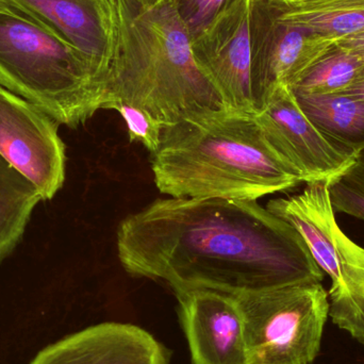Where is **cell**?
Listing matches in <instances>:
<instances>
[{
  "label": "cell",
  "instance_id": "6da1fadb",
  "mask_svg": "<svg viewBox=\"0 0 364 364\" xmlns=\"http://www.w3.org/2000/svg\"><path fill=\"white\" fill-rule=\"evenodd\" d=\"M119 262L176 292L237 295L322 282L305 240L257 200L157 199L122 220Z\"/></svg>",
  "mask_w": 364,
  "mask_h": 364
},
{
  "label": "cell",
  "instance_id": "7a4b0ae2",
  "mask_svg": "<svg viewBox=\"0 0 364 364\" xmlns=\"http://www.w3.org/2000/svg\"><path fill=\"white\" fill-rule=\"evenodd\" d=\"M151 157L158 190L173 198L257 200L303 183L255 117L228 109L164 125Z\"/></svg>",
  "mask_w": 364,
  "mask_h": 364
},
{
  "label": "cell",
  "instance_id": "3957f363",
  "mask_svg": "<svg viewBox=\"0 0 364 364\" xmlns=\"http://www.w3.org/2000/svg\"><path fill=\"white\" fill-rule=\"evenodd\" d=\"M117 45L104 109L122 102L151 113L162 125L227 109L193 51L192 38L170 0L145 10L117 0Z\"/></svg>",
  "mask_w": 364,
  "mask_h": 364
},
{
  "label": "cell",
  "instance_id": "277c9868",
  "mask_svg": "<svg viewBox=\"0 0 364 364\" xmlns=\"http://www.w3.org/2000/svg\"><path fill=\"white\" fill-rule=\"evenodd\" d=\"M0 87L70 128L104 109V89L81 53L9 6L0 9Z\"/></svg>",
  "mask_w": 364,
  "mask_h": 364
},
{
  "label": "cell",
  "instance_id": "5b68a950",
  "mask_svg": "<svg viewBox=\"0 0 364 364\" xmlns=\"http://www.w3.org/2000/svg\"><path fill=\"white\" fill-rule=\"evenodd\" d=\"M329 182H308L301 194L273 199L267 208L299 231L318 267L331 278L329 316L333 324L364 344V248L338 225Z\"/></svg>",
  "mask_w": 364,
  "mask_h": 364
},
{
  "label": "cell",
  "instance_id": "8992f818",
  "mask_svg": "<svg viewBox=\"0 0 364 364\" xmlns=\"http://www.w3.org/2000/svg\"><path fill=\"white\" fill-rule=\"evenodd\" d=\"M250 364H311L329 316L322 282H305L235 296Z\"/></svg>",
  "mask_w": 364,
  "mask_h": 364
},
{
  "label": "cell",
  "instance_id": "52a82bcc",
  "mask_svg": "<svg viewBox=\"0 0 364 364\" xmlns=\"http://www.w3.org/2000/svg\"><path fill=\"white\" fill-rule=\"evenodd\" d=\"M60 124L29 100L0 87V155L50 200L65 181Z\"/></svg>",
  "mask_w": 364,
  "mask_h": 364
},
{
  "label": "cell",
  "instance_id": "ba28073f",
  "mask_svg": "<svg viewBox=\"0 0 364 364\" xmlns=\"http://www.w3.org/2000/svg\"><path fill=\"white\" fill-rule=\"evenodd\" d=\"M250 38L257 113L278 85L293 87L336 45L333 38L282 23L269 0L252 1Z\"/></svg>",
  "mask_w": 364,
  "mask_h": 364
},
{
  "label": "cell",
  "instance_id": "9c48e42d",
  "mask_svg": "<svg viewBox=\"0 0 364 364\" xmlns=\"http://www.w3.org/2000/svg\"><path fill=\"white\" fill-rule=\"evenodd\" d=\"M267 142L299 173L303 183L335 178L356 159L314 125L288 85H278L255 115Z\"/></svg>",
  "mask_w": 364,
  "mask_h": 364
},
{
  "label": "cell",
  "instance_id": "30bf717a",
  "mask_svg": "<svg viewBox=\"0 0 364 364\" xmlns=\"http://www.w3.org/2000/svg\"><path fill=\"white\" fill-rule=\"evenodd\" d=\"M72 45L105 91L117 45V0H0Z\"/></svg>",
  "mask_w": 364,
  "mask_h": 364
},
{
  "label": "cell",
  "instance_id": "8fae6325",
  "mask_svg": "<svg viewBox=\"0 0 364 364\" xmlns=\"http://www.w3.org/2000/svg\"><path fill=\"white\" fill-rule=\"evenodd\" d=\"M252 1L235 2L193 43V51L226 108L255 117L250 38Z\"/></svg>",
  "mask_w": 364,
  "mask_h": 364
},
{
  "label": "cell",
  "instance_id": "7c38bea8",
  "mask_svg": "<svg viewBox=\"0 0 364 364\" xmlns=\"http://www.w3.org/2000/svg\"><path fill=\"white\" fill-rule=\"evenodd\" d=\"M175 294L193 364H250L235 296L203 289Z\"/></svg>",
  "mask_w": 364,
  "mask_h": 364
},
{
  "label": "cell",
  "instance_id": "4fadbf2b",
  "mask_svg": "<svg viewBox=\"0 0 364 364\" xmlns=\"http://www.w3.org/2000/svg\"><path fill=\"white\" fill-rule=\"evenodd\" d=\"M168 350L136 325L102 323L38 353L30 364H168Z\"/></svg>",
  "mask_w": 364,
  "mask_h": 364
},
{
  "label": "cell",
  "instance_id": "5bb4252c",
  "mask_svg": "<svg viewBox=\"0 0 364 364\" xmlns=\"http://www.w3.org/2000/svg\"><path fill=\"white\" fill-rule=\"evenodd\" d=\"M282 23L337 41L364 30V0H269Z\"/></svg>",
  "mask_w": 364,
  "mask_h": 364
},
{
  "label": "cell",
  "instance_id": "9a60e30c",
  "mask_svg": "<svg viewBox=\"0 0 364 364\" xmlns=\"http://www.w3.org/2000/svg\"><path fill=\"white\" fill-rule=\"evenodd\" d=\"M314 125L336 144L364 151V100L342 93L294 94Z\"/></svg>",
  "mask_w": 364,
  "mask_h": 364
},
{
  "label": "cell",
  "instance_id": "2e32d148",
  "mask_svg": "<svg viewBox=\"0 0 364 364\" xmlns=\"http://www.w3.org/2000/svg\"><path fill=\"white\" fill-rule=\"evenodd\" d=\"M41 200L36 186L0 155V262L16 247Z\"/></svg>",
  "mask_w": 364,
  "mask_h": 364
},
{
  "label": "cell",
  "instance_id": "e0dca14e",
  "mask_svg": "<svg viewBox=\"0 0 364 364\" xmlns=\"http://www.w3.org/2000/svg\"><path fill=\"white\" fill-rule=\"evenodd\" d=\"M363 70V55L335 45L291 90L294 94L339 93L348 89Z\"/></svg>",
  "mask_w": 364,
  "mask_h": 364
},
{
  "label": "cell",
  "instance_id": "ac0fdd59",
  "mask_svg": "<svg viewBox=\"0 0 364 364\" xmlns=\"http://www.w3.org/2000/svg\"><path fill=\"white\" fill-rule=\"evenodd\" d=\"M329 197L335 213L364 220V151L344 172L331 179Z\"/></svg>",
  "mask_w": 364,
  "mask_h": 364
},
{
  "label": "cell",
  "instance_id": "d6986e66",
  "mask_svg": "<svg viewBox=\"0 0 364 364\" xmlns=\"http://www.w3.org/2000/svg\"><path fill=\"white\" fill-rule=\"evenodd\" d=\"M190 33L192 43L239 0H170Z\"/></svg>",
  "mask_w": 364,
  "mask_h": 364
},
{
  "label": "cell",
  "instance_id": "ffe728a7",
  "mask_svg": "<svg viewBox=\"0 0 364 364\" xmlns=\"http://www.w3.org/2000/svg\"><path fill=\"white\" fill-rule=\"evenodd\" d=\"M107 109L117 110L123 117L132 142L141 143L151 154L157 151L161 141L164 125L151 113L122 102H111Z\"/></svg>",
  "mask_w": 364,
  "mask_h": 364
},
{
  "label": "cell",
  "instance_id": "44dd1931",
  "mask_svg": "<svg viewBox=\"0 0 364 364\" xmlns=\"http://www.w3.org/2000/svg\"><path fill=\"white\" fill-rule=\"evenodd\" d=\"M336 45L364 57V30L358 32V33L339 38V40L336 41Z\"/></svg>",
  "mask_w": 364,
  "mask_h": 364
},
{
  "label": "cell",
  "instance_id": "7402d4cb",
  "mask_svg": "<svg viewBox=\"0 0 364 364\" xmlns=\"http://www.w3.org/2000/svg\"><path fill=\"white\" fill-rule=\"evenodd\" d=\"M339 93L346 94V95H350L352 97L364 100V70L361 73L360 76L348 89L339 92Z\"/></svg>",
  "mask_w": 364,
  "mask_h": 364
},
{
  "label": "cell",
  "instance_id": "603a6c76",
  "mask_svg": "<svg viewBox=\"0 0 364 364\" xmlns=\"http://www.w3.org/2000/svg\"><path fill=\"white\" fill-rule=\"evenodd\" d=\"M141 8L145 9V10H149V9H154L157 6L158 4L164 2V0H134Z\"/></svg>",
  "mask_w": 364,
  "mask_h": 364
},
{
  "label": "cell",
  "instance_id": "cb8c5ba5",
  "mask_svg": "<svg viewBox=\"0 0 364 364\" xmlns=\"http://www.w3.org/2000/svg\"><path fill=\"white\" fill-rule=\"evenodd\" d=\"M277 1H282V2H294V1H301V0H277Z\"/></svg>",
  "mask_w": 364,
  "mask_h": 364
},
{
  "label": "cell",
  "instance_id": "d4e9b609",
  "mask_svg": "<svg viewBox=\"0 0 364 364\" xmlns=\"http://www.w3.org/2000/svg\"><path fill=\"white\" fill-rule=\"evenodd\" d=\"M1 8H6V4H2V2L0 1V9H1Z\"/></svg>",
  "mask_w": 364,
  "mask_h": 364
}]
</instances>
